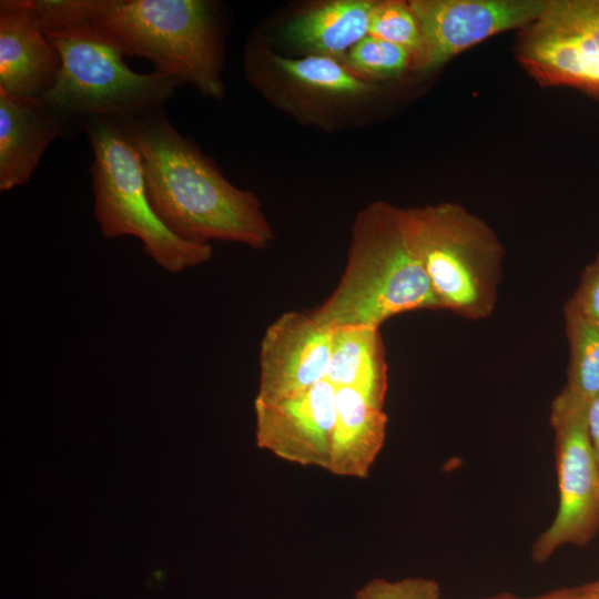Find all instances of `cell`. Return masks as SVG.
<instances>
[{
    "instance_id": "6da1fadb",
    "label": "cell",
    "mask_w": 599,
    "mask_h": 599,
    "mask_svg": "<svg viewBox=\"0 0 599 599\" xmlns=\"http://www.w3.org/2000/svg\"><path fill=\"white\" fill-rule=\"evenodd\" d=\"M120 122L141 154L150 203L174 235L203 244H271L274 233L256 195L229 182L161 108Z\"/></svg>"
},
{
    "instance_id": "7a4b0ae2",
    "label": "cell",
    "mask_w": 599,
    "mask_h": 599,
    "mask_svg": "<svg viewBox=\"0 0 599 599\" xmlns=\"http://www.w3.org/2000/svg\"><path fill=\"white\" fill-rule=\"evenodd\" d=\"M41 22L93 28L125 55L221 100L223 45L215 2L207 0H29Z\"/></svg>"
},
{
    "instance_id": "3957f363",
    "label": "cell",
    "mask_w": 599,
    "mask_h": 599,
    "mask_svg": "<svg viewBox=\"0 0 599 599\" xmlns=\"http://www.w3.org/2000/svg\"><path fill=\"white\" fill-rule=\"evenodd\" d=\"M438 308L408 238L402 207L376 201L356 216L342 277L312 315L329 329L379 328L397 314Z\"/></svg>"
},
{
    "instance_id": "277c9868",
    "label": "cell",
    "mask_w": 599,
    "mask_h": 599,
    "mask_svg": "<svg viewBox=\"0 0 599 599\" xmlns=\"http://www.w3.org/2000/svg\"><path fill=\"white\" fill-rule=\"evenodd\" d=\"M40 23L61 58L57 81L41 102L65 122L89 118L123 121L161 108L180 85L174 78L155 70L132 71L121 48L93 28Z\"/></svg>"
},
{
    "instance_id": "5b68a950",
    "label": "cell",
    "mask_w": 599,
    "mask_h": 599,
    "mask_svg": "<svg viewBox=\"0 0 599 599\" xmlns=\"http://www.w3.org/2000/svg\"><path fill=\"white\" fill-rule=\"evenodd\" d=\"M410 244L441 309L468 319L494 312L505 248L479 216L454 202L402 207Z\"/></svg>"
},
{
    "instance_id": "8992f818",
    "label": "cell",
    "mask_w": 599,
    "mask_h": 599,
    "mask_svg": "<svg viewBox=\"0 0 599 599\" xmlns=\"http://www.w3.org/2000/svg\"><path fill=\"white\" fill-rule=\"evenodd\" d=\"M84 129L93 152L94 219L102 235L139 238L144 254L169 273L209 262L213 253L210 244L180 238L155 214L146 192L141 154L121 122L89 118Z\"/></svg>"
},
{
    "instance_id": "52a82bcc",
    "label": "cell",
    "mask_w": 599,
    "mask_h": 599,
    "mask_svg": "<svg viewBox=\"0 0 599 599\" xmlns=\"http://www.w3.org/2000/svg\"><path fill=\"white\" fill-rule=\"evenodd\" d=\"M587 405L566 387L550 405L558 506L531 546V560L539 565L561 547L587 546L599 534V464L588 436Z\"/></svg>"
},
{
    "instance_id": "ba28073f",
    "label": "cell",
    "mask_w": 599,
    "mask_h": 599,
    "mask_svg": "<svg viewBox=\"0 0 599 599\" xmlns=\"http://www.w3.org/2000/svg\"><path fill=\"white\" fill-rule=\"evenodd\" d=\"M514 53L540 85L599 97V0H548L517 30Z\"/></svg>"
},
{
    "instance_id": "9c48e42d",
    "label": "cell",
    "mask_w": 599,
    "mask_h": 599,
    "mask_svg": "<svg viewBox=\"0 0 599 599\" xmlns=\"http://www.w3.org/2000/svg\"><path fill=\"white\" fill-rule=\"evenodd\" d=\"M548 0H410L420 50L413 72H432L457 54L535 20Z\"/></svg>"
},
{
    "instance_id": "30bf717a",
    "label": "cell",
    "mask_w": 599,
    "mask_h": 599,
    "mask_svg": "<svg viewBox=\"0 0 599 599\" xmlns=\"http://www.w3.org/2000/svg\"><path fill=\"white\" fill-rule=\"evenodd\" d=\"M244 67L248 75H272L273 91L288 110L309 115L357 106L377 92L374 82L352 73L343 61L318 55L287 58L254 37L246 47ZM257 87L258 89L266 85Z\"/></svg>"
},
{
    "instance_id": "8fae6325",
    "label": "cell",
    "mask_w": 599,
    "mask_h": 599,
    "mask_svg": "<svg viewBox=\"0 0 599 599\" xmlns=\"http://www.w3.org/2000/svg\"><path fill=\"white\" fill-rule=\"evenodd\" d=\"M335 396L325 379L284 398L255 399L257 446L286 461L328 470Z\"/></svg>"
},
{
    "instance_id": "7c38bea8",
    "label": "cell",
    "mask_w": 599,
    "mask_h": 599,
    "mask_svg": "<svg viewBox=\"0 0 599 599\" xmlns=\"http://www.w3.org/2000/svg\"><path fill=\"white\" fill-rule=\"evenodd\" d=\"M333 329L312 313L291 311L265 331L260 347V384L255 399L271 402L308 389L325 380Z\"/></svg>"
},
{
    "instance_id": "4fadbf2b",
    "label": "cell",
    "mask_w": 599,
    "mask_h": 599,
    "mask_svg": "<svg viewBox=\"0 0 599 599\" xmlns=\"http://www.w3.org/2000/svg\"><path fill=\"white\" fill-rule=\"evenodd\" d=\"M61 58L29 0L0 1V90L42 101L53 88Z\"/></svg>"
},
{
    "instance_id": "5bb4252c",
    "label": "cell",
    "mask_w": 599,
    "mask_h": 599,
    "mask_svg": "<svg viewBox=\"0 0 599 599\" xmlns=\"http://www.w3.org/2000/svg\"><path fill=\"white\" fill-rule=\"evenodd\" d=\"M65 128L67 122L42 102L0 90V190L28 183L45 149Z\"/></svg>"
},
{
    "instance_id": "9a60e30c",
    "label": "cell",
    "mask_w": 599,
    "mask_h": 599,
    "mask_svg": "<svg viewBox=\"0 0 599 599\" xmlns=\"http://www.w3.org/2000/svg\"><path fill=\"white\" fill-rule=\"evenodd\" d=\"M387 415L361 392L336 388L329 473L365 479L386 438Z\"/></svg>"
},
{
    "instance_id": "2e32d148",
    "label": "cell",
    "mask_w": 599,
    "mask_h": 599,
    "mask_svg": "<svg viewBox=\"0 0 599 599\" xmlns=\"http://www.w3.org/2000/svg\"><path fill=\"white\" fill-rule=\"evenodd\" d=\"M373 0H332L297 13L280 30L281 39L304 55L343 60L368 35Z\"/></svg>"
},
{
    "instance_id": "e0dca14e",
    "label": "cell",
    "mask_w": 599,
    "mask_h": 599,
    "mask_svg": "<svg viewBox=\"0 0 599 599\" xmlns=\"http://www.w3.org/2000/svg\"><path fill=\"white\" fill-rule=\"evenodd\" d=\"M326 380L335 388H354L384 406L388 377L379 328L351 326L333 329Z\"/></svg>"
},
{
    "instance_id": "ac0fdd59",
    "label": "cell",
    "mask_w": 599,
    "mask_h": 599,
    "mask_svg": "<svg viewBox=\"0 0 599 599\" xmlns=\"http://www.w3.org/2000/svg\"><path fill=\"white\" fill-rule=\"evenodd\" d=\"M564 318L569 346L565 387L589 402L599 395V325L568 304L564 307Z\"/></svg>"
},
{
    "instance_id": "d6986e66",
    "label": "cell",
    "mask_w": 599,
    "mask_h": 599,
    "mask_svg": "<svg viewBox=\"0 0 599 599\" xmlns=\"http://www.w3.org/2000/svg\"><path fill=\"white\" fill-rule=\"evenodd\" d=\"M342 61L356 77L375 83L413 71L414 57L405 48L367 35Z\"/></svg>"
},
{
    "instance_id": "ffe728a7",
    "label": "cell",
    "mask_w": 599,
    "mask_h": 599,
    "mask_svg": "<svg viewBox=\"0 0 599 599\" xmlns=\"http://www.w3.org/2000/svg\"><path fill=\"white\" fill-rule=\"evenodd\" d=\"M368 35L407 49L414 61L420 50L419 26L408 1H375Z\"/></svg>"
},
{
    "instance_id": "44dd1931",
    "label": "cell",
    "mask_w": 599,
    "mask_h": 599,
    "mask_svg": "<svg viewBox=\"0 0 599 599\" xmlns=\"http://www.w3.org/2000/svg\"><path fill=\"white\" fill-rule=\"evenodd\" d=\"M440 595L439 583L430 578H375L356 591L355 599H440Z\"/></svg>"
},
{
    "instance_id": "7402d4cb",
    "label": "cell",
    "mask_w": 599,
    "mask_h": 599,
    "mask_svg": "<svg viewBox=\"0 0 599 599\" xmlns=\"http://www.w3.org/2000/svg\"><path fill=\"white\" fill-rule=\"evenodd\" d=\"M566 304L599 325V253L585 267L576 291Z\"/></svg>"
},
{
    "instance_id": "603a6c76",
    "label": "cell",
    "mask_w": 599,
    "mask_h": 599,
    "mask_svg": "<svg viewBox=\"0 0 599 599\" xmlns=\"http://www.w3.org/2000/svg\"><path fill=\"white\" fill-rule=\"evenodd\" d=\"M484 599H588L582 586L572 588H559L546 593L532 597H520L509 592L488 596Z\"/></svg>"
},
{
    "instance_id": "cb8c5ba5",
    "label": "cell",
    "mask_w": 599,
    "mask_h": 599,
    "mask_svg": "<svg viewBox=\"0 0 599 599\" xmlns=\"http://www.w3.org/2000/svg\"><path fill=\"white\" fill-rule=\"evenodd\" d=\"M586 418L589 440L599 464V395L588 402Z\"/></svg>"
},
{
    "instance_id": "d4e9b609",
    "label": "cell",
    "mask_w": 599,
    "mask_h": 599,
    "mask_svg": "<svg viewBox=\"0 0 599 599\" xmlns=\"http://www.w3.org/2000/svg\"><path fill=\"white\" fill-rule=\"evenodd\" d=\"M588 599H599V578L592 582L582 585Z\"/></svg>"
}]
</instances>
